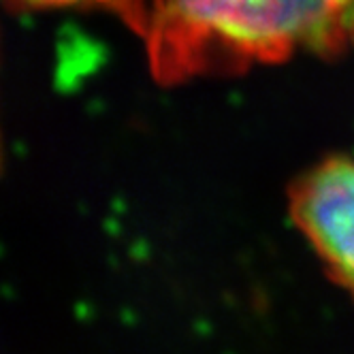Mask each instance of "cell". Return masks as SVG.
<instances>
[{
  "label": "cell",
  "instance_id": "obj_1",
  "mask_svg": "<svg viewBox=\"0 0 354 354\" xmlns=\"http://www.w3.org/2000/svg\"><path fill=\"white\" fill-rule=\"evenodd\" d=\"M160 82L273 62L354 32V0H154L141 21Z\"/></svg>",
  "mask_w": 354,
  "mask_h": 354
},
{
  "label": "cell",
  "instance_id": "obj_2",
  "mask_svg": "<svg viewBox=\"0 0 354 354\" xmlns=\"http://www.w3.org/2000/svg\"><path fill=\"white\" fill-rule=\"evenodd\" d=\"M290 216L328 275L354 292V156L328 158L297 180Z\"/></svg>",
  "mask_w": 354,
  "mask_h": 354
},
{
  "label": "cell",
  "instance_id": "obj_3",
  "mask_svg": "<svg viewBox=\"0 0 354 354\" xmlns=\"http://www.w3.org/2000/svg\"><path fill=\"white\" fill-rule=\"evenodd\" d=\"M17 7H30V9H41V7H66V5H82V3H120V5H129L131 0H11Z\"/></svg>",
  "mask_w": 354,
  "mask_h": 354
}]
</instances>
